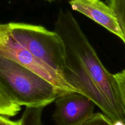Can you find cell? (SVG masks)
Masks as SVG:
<instances>
[{"label":"cell","instance_id":"8992f818","mask_svg":"<svg viewBox=\"0 0 125 125\" xmlns=\"http://www.w3.org/2000/svg\"><path fill=\"white\" fill-rule=\"evenodd\" d=\"M53 119L55 125H77L93 114L95 104L83 94L64 93L55 101Z\"/></svg>","mask_w":125,"mask_h":125},{"label":"cell","instance_id":"4fadbf2b","mask_svg":"<svg viewBox=\"0 0 125 125\" xmlns=\"http://www.w3.org/2000/svg\"><path fill=\"white\" fill-rule=\"evenodd\" d=\"M0 125H20L19 121H13L8 117L0 115Z\"/></svg>","mask_w":125,"mask_h":125},{"label":"cell","instance_id":"ba28073f","mask_svg":"<svg viewBox=\"0 0 125 125\" xmlns=\"http://www.w3.org/2000/svg\"><path fill=\"white\" fill-rule=\"evenodd\" d=\"M20 110L21 106L11 99L0 84V115L12 117L17 115Z\"/></svg>","mask_w":125,"mask_h":125},{"label":"cell","instance_id":"30bf717a","mask_svg":"<svg viewBox=\"0 0 125 125\" xmlns=\"http://www.w3.org/2000/svg\"><path fill=\"white\" fill-rule=\"evenodd\" d=\"M107 3L115 14L124 36L125 44V0H107Z\"/></svg>","mask_w":125,"mask_h":125},{"label":"cell","instance_id":"277c9868","mask_svg":"<svg viewBox=\"0 0 125 125\" xmlns=\"http://www.w3.org/2000/svg\"><path fill=\"white\" fill-rule=\"evenodd\" d=\"M0 56L15 61L33 71L64 92L81 93L68 83L60 74L19 44L10 34L7 23H0Z\"/></svg>","mask_w":125,"mask_h":125},{"label":"cell","instance_id":"7a4b0ae2","mask_svg":"<svg viewBox=\"0 0 125 125\" xmlns=\"http://www.w3.org/2000/svg\"><path fill=\"white\" fill-rule=\"evenodd\" d=\"M0 84L20 106L45 107L66 93L33 71L1 56Z\"/></svg>","mask_w":125,"mask_h":125},{"label":"cell","instance_id":"52a82bcc","mask_svg":"<svg viewBox=\"0 0 125 125\" xmlns=\"http://www.w3.org/2000/svg\"><path fill=\"white\" fill-rule=\"evenodd\" d=\"M72 9L85 15L118 37L123 42L124 36L115 14L107 4L101 0H69Z\"/></svg>","mask_w":125,"mask_h":125},{"label":"cell","instance_id":"9a60e30c","mask_svg":"<svg viewBox=\"0 0 125 125\" xmlns=\"http://www.w3.org/2000/svg\"><path fill=\"white\" fill-rule=\"evenodd\" d=\"M45 1L49 2V3H52V2H53V1H55V0H45Z\"/></svg>","mask_w":125,"mask_h":125},{"label":"cell","instance_id":"6da1fadb","mask_svg":"<svg viewBox=\"0 0 125 125\" xmlns=\"http://www.w3.org/2000/svg\"><path fill=\"white\" fill-rule=\"evenodd\" d=\"M54 31L73 50L91 79L125 122L117 83L114 74H110L103 65L79 22L69 10H60L55 23Z\"/></svg>","mask_w":125,"mask_h":125},{"label":"cell","instance_id":"7c38bea8","mask_svg":"<svg viewBox=\"0 0 125 125\" xmlns=\"http://www.w3.org/2000/svg\"><path fill=\"white\" fill-rule=\"evenodd\" d=\"M117 83L119 97L121 103V107L125 118V69L121 72L114 74Z\"/></svg>","mask_w":125,"mask_h":125},{"label":"cell","instance_id":"9c48e42d","mask_svg":"<svg viewBox=\"0 0 125 125\" xmlns=\"http://www.w3.org/2000/svg\"><path fill=\"white\" fill-rule=\"evenodd\" d=\"M45 106L26 107L19 120L20 125H44L42 113Z\"/></svg>","mask_w":125,"mask_h":125},{"label":"cell","instance_id":"5bb4252c","mask_svg":"<svg viewBox=\"0 0 125 125\" xmlns=\"http://www.w3.org/2000/svg\"><path fill=\"white\" fill-rule=\"evenodd\" d=\"M113 125H125V124L124 123L121 122V121H119V122L115 123V124H113Z\"/></svg>","mask_w":125,"mask_h":125},{"label":"cell","instance_id":"8fae6325","mask_svg":"<svg viewBox=\"0 0 125 125\" xmlns=\"http://www.w3.org/2000/svg\"><path fill=\"white\" fill-rule=\"evenodd\" d=\"M77 125H113L111 120L104 114L94 113Z\"/></svg>","mask_w":125,"mask_h":125},{"label":"cell","instance_id":"5b68a950","mask_svg":"<svg viewBox=\"0 0 125 125\" xmlns=\"http://www.w3.org/2000/svg\"><path fill=\"white\" fill-rule=\"evenodd\" d=\"M65 45L66 66L62 73L64 80L77 89L82 94L90 98L111 120L113 124L119 121L125 124L123 119L115 111L103 91L91 79L73 50L67 44H65Z\"/></svg>","mask_w":125,"mask_h":125},{"label":"cell","instance_id":"3957f363","mask_svg":"<svg viewBox=\"0 0 125 125\" xmlns=\"http://www.w3.org/2000/svg\"><path fill=\"white\" fill-rule=\"evenodd\" d=\"M7 24L11 35L19 44L62 77L66 50L58 33L41 25L19 22Z\"/></svg>","mask_w":125,"mask_h":125}]
</instances>
